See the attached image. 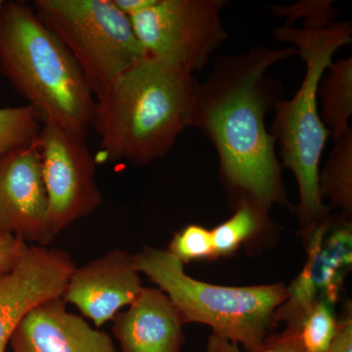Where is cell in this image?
Segmentation results:
<instances>
[{"instance_id": "10", "label": "cell", "mask_w": 352, "mask_h": 352, "mask_svg": "<svg viewBox=\"0 0 352 352\" xmlns=\"http://www.w3.org/2000/svg\"><path fill=\"white\" fill-rule=\"evenodd\" d=\"M76 268L61 250L25 245L13 267L0 274V352H6L14 331L32 308L63 296Z\"/></svg>"}, {"instance_id": "13", "label": "cell", "mask_w": 352, "mask_h": 352, "mask_svg": "<svg viewBox=\"0 0 352 352\" xmlns=\"http://www.w3.org/2000/svg\"><path fill=\"white\" fill-rule=\"evenodd\" d=\"M63 298L32 308L14 331L13 352H120L112 338L67 310Z\"/></svg>"}, {"instance_id": "24", "label": "cell", "mask_w": 352, "mask_h": 352, "mask_svg": "<svg viewBox=\"0 0 352 352\" xmlns=\"http://www.w3.org/2000/svg\"><path fill=\"white\" fill-rule=\"evenodd\" d=\"M256 352H302L294 344L288 333L282 331L280 333H270L261 342Z\"/></svg>"}, {"instance_id": "5", "label": "cell", "mask_w": 352, "mask_h": 352, "mask_svg": "<svg viewBox=\"0 0 352 352\" xmlns=\"http://www.w3.org/2000/svg\"><path fill=\"white\" fill-rule=\"evenodd\" d=\"M139 272L163 291L185 324L200 323L212 335L256 352L276 327L278 308L288 298L283 283L219 286L189 276L168 250L145 247L133 254Z\"/></svg>"}, {"instance_id": "22", "label": "cell", "mask_w": 352, "mask_h": 352, "mask_svg": "<svg viewBox=\"0 0 352 352\" xmlns=\"http://www.w3.org/2000/svg\"><path fill=\"white\" fill-rule=\"evenodd\" d=\"M27 245L22 238L0 233V274L13 267Z\"/></svg>"}, {"instance_id": "2", "label": "cell", "mask_w": 352, "mask_h": 352, "mask_svg": "<svg viewBox=\"0 0 352 352\" xmlns=\"http://www.w3.org/2000/svg\"><path fill=\"white\" fill-rule=\"evenodd\" d=\"M199 85L192 74L151 57L132 65L95 98L91 127L101 154L135 166L166 156L193 124Z\"/></svg>"}, {"instance_id": "4", "label": "cell", "mask_w": 352, "mask_h": 352, "mask_svg": "<svg viewBox=\"0 0 352 352\" xmlns=\"http://www.w3.org/2000/svg\"><path fill=\"white\" fill-rule=\"evenodd\" d=\"M351 23H333L323 29L277 28L275 38L293 43L305 64L302 85L289 100L275 108L271 133L276 138L282 168L295 175L298 187V212L302 237L330 214L319 193L322 153L330 134L317 108L318 87L340 48L351 43Z\"/></svg>"}, {"instance_id": "15", "label": "cell", "mask_w": 352, "mask_h": 352, "mask_svg": "<svg viewBox=\"0 0 352 352\" xmlns=\"http://www.w3.org/2000/svg\"><path fill=\"white\" fill-rule=\"evenodd\" d=\"M322 122L333 141L352 131V58L338 60L329 66L318 87Z\"/></svg>"}, {"instance_id": "9", "label": "cell", "mask_w": 352, "mask_h": 352, "mask_svg": "<svg viewBox=\"0 0 352 352\" xmlns=\"http://www.w3.org/2000/svg\"><path fill=\"white\" fill-rule=\"evenodd\" d=\"M307 263L287 287L288 298L278 308L277 323L293 321L318 300L336 303L351 266V219L330 214L302 237Z\"/></svg>"}, {"instance_id": "23", "label": "cell", "mask_w": 352, "mask_h": 352, "mask_svg": "<svg viewBox=\"0 0 352 352\" xmlns=\"http://www.w3.org/2000/svg\"><path fill=\"white\" fill-rule=\"evenodd\" d=\"M328 352H352V309L351 303L340 318L339 329Z\"/></svg>"}, {"instance_id": "20", "label": "cell", "mask_w": 352, "mask_h": 352, "mask_svg": "<svg viewBox=\"0 0 352 352\" xmlns=\"http://www.w3.org/2000/svg\"><path fill=\"white\" fill-rule=\"evenodd\" d=\"M168 251L183 264L194 261L214 259L212 230L199 224H189L175 234Z\"/></svg>"}, {"instance_id": "18", "label": "cell", "mask_w": 352, "mask_h": 352, "mask_svg": "<svg viewBox=\"0 0 352 352\" xmlns=\"http://www.w3.org/2000/svg\"><path fill=\"white\" fill-rule=\"evenodd\" d=\"M319 193L329 208H340L344 217L352 214V131L335 141L323 170L319 171Z\"/></svg>"}, {"instance_id": "27", "label": "cell", "mask_w": 352, "mask_h": 352, "mask_svg": "<svg viewBox=\"0 0 352 352\" xmlns=\"http://www.w3.org/2000/svg\"><path fill=\"white\" fill-rule=\"evenodd\" d=\"M4 6H6V1L0 0V17H1L2 11H3Z\"/></svg>"}, {"instance_id": "17", "label": "cell", "mask_w": 352, "mask_h": 352, "mask_svg": "<svg viewBox=\"0 0 352 352\" xmlns=\"http://www.w3.org/2000/svg\"><path fill=\"white\" fill-rule=\"evenodd\" d=\"M335 303L321 300L286 324L285 332L302 352H328L339 329Z\"/></svg>"}, {"instance_id": "7", "label": "cell", "mask_w": 352, "mask_h": 352, "mask_svg": "<svg viewBox=\"0 0 352 352\" xmlns=\"http://www.w3.org/2000/svg\"><path fill=\"white\" fill-rule=\"evenodd\" d=\"M224 0H154L129 18L148 57L186 73L201 71L223 44Z\"/></svg>"}, {"instance_id": "16", "label": "cell", "mask_w": 352, "mask_h": 352, "mask_svg": "<svg viewBox=\"0 0 352 352\" xmlns=\"http://www.w3.org/2000/svg\"><path fill=\"white\" fill-rule=\"evenodd\" d=\"M270 230L268 212L248 201H241L232 217L212 230L215 258L233 256L241 248L258 242Z\"/></svg>"}, {"instance_id": "3", "label": "cell", "mask_w": 352, "mask_h": 352, "mask_svg": "<svg viewBox=\"0 0 352 352\" xmlns=\"http://www.w3.org/2000/svg\"><path fill=\"white\" fill-rule=\"evenodd\" d=\"M0 69L43 124L87 138L94 95L68 48L25 2H6L2 11Z\"/></svg>"}, {"instance_id": "26", "label": "cell", "mask_w": 352, "mask_h": 352, "mask_svg": "<svg viewBox=\"0 0 352 352\" xmlns=\"http://www.w3.org/2000/svg\"><path fill=\"white\" fill-rule=\"evenodd\" d=\"M207 352H240L237 344L210 335L208 339Z\"/></svg>"}, {"instance_id": "21", "label": "cell", "mask_w": 352, "mask_h": 352, "mask_svg": "<svg viewBox=\"0 0 352 352\" xmlns=\"http://www.w3.org/2000/svg\"><path fill=\"white\" fill-rule=\"evenodd\" d=\"M333 1L327 0H307L293 6H272L273 13L288 18V25L302 18L303 27L308 29H323L335 23L339 11L333 8Z\"/></svg>"}, {"instance_id": "25", "label": "cell", "mask_w": 352, "mask_h": 352, "mask_svg": "<svg viewBox=\"0 0 352 352\" xmlns=\"http://www.w3.org/2000/svg\"><path fill=\"white\" fill-rule=\"evenodd\" d=\"M154 0H113L118 8L129 18L144 10Z\"/></svg>"}, {"instance_id": "1", "label": "cell", "mask_w": 352, "mask_h": 352, "mask_svg": "<svg viewBox=\"0 0 352 352\" xmlns=\"http://www.w3.org/2000/svg\"><path fill=\"white\" fill-rule=\"evenodd\" d=\"M296 55L294 46H256L217 60L199 85L192 127L214 144L220 175L234 206L248 201L270 212L287 201L277 140L266 127V115L282 100L280 82L267 76L278 62Z\"/></svg>"}, {"instance_id": "14", "label": "cell", "mask_w": 352, "mask_h": 352, "mask_svg": "<svg viewBox=\"0 0 352 352\" xmlns=\"http://www.w3.org/2000/svg\"><path fill=\"white\" fill-rule=\"evenodd\" d=\"M113 321L120 352H182L186 324L159 288L143 287L129 309L120 311Z\"/></svg>"}, {"instance_id": "11", "label": "cell", "mask_w": 352, "mask_h": 352, "mask_svg": "<svg viewBox=\"0 0 352 352\" xmlns=\"http://www.w3.org/2000/svg\"><path fill=\"white\" fill-rule=\"evenodd\" d=\"M0 233L43 247L54 240L36 140L0 160Z\"/></svg>"}, {"instance_id": "6", "label": "cell", "mask_w": 352, "mask_h": 352, "mask_svg": "<svg viewBox=\"0 0 352 352\" xmlns=\"http://www.w3.org/2000/svg\"><path fill=\"white\" fill-rule=\"evenodd\" d=\"M32 7L75 58L95 98L147 57L113 0H34Z\"/></svg>"}, {"instance_id": "19", "label": "cell", "mask_w": 352, "mask_h": 352, "mask_svg": "<svg viewBox=\"0 0 352 352\" xmlns=\"http://www.w3.org/2000/svg\"><path fill=\"white\" fill-rule=\"evenodd\" d=\"M43 120L31 106L0 109V160L38 138Z\"/></svg>"}, {"instance_id": "12", "label": "cell", "mask_w": 352, "mask_h": 352, "mask_svg": "<svg viewBox=\"0 0 352 352\" xmlns=\"http://www.w3.org/2000/svg\"><path fill=\"white\" fill-rule=\"evenodd\" d=\"M142 289L133 254L113 249L76 268L62 298L98 328L131 305Z\"/></svg>"}, {"instance_id": "8", "label": "cell", "mask_w": 352, "mask_h": 352, "mask_svg": "<svg viewBox=\"0 0 352 352\" xmlns=\"http://www.w3.org/2000/svg\"><path fill=\"white\" fill-rule=\"evenodd\" d=\"M54 237L94 212L102 201L95 180L96 160L85 139L54 124H43L36 139Z\"/></svg>"}]
</instances>
